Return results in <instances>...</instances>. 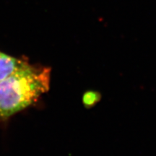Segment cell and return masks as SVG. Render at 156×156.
<instances>
[{
  "label": "cell",
  "mask_w": 156,
  "mask_h": 156,
  "mask_svg": "<svg viewBox=\"0 0 156 156\" xmlns=\"http://www.w3.org/2000/svg\"><path fill=\"white\" fill-rule=\"evenodd\" d=\"M25 62L23 58L14 57L0 51V81L14 73Z\"/></svg>",
  "instance_id": "cell-2"
},
{
  "label": "cell",
  "mask_w": 156,
  "mask_h": 156,
  "mask_svg": "<svg viewBox=\"0 0 156 156\" xmlns=\"http://www.w3.org/2000/svg\"><path fill=\"white\" fill-rule=\"evenodd\" d=\"M51 69L25 62L0 81V119L7 120L34 104L49 89Z\"/></svg>",
  "instance_id": "cell-1"
}]
</instances>
